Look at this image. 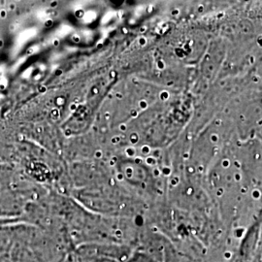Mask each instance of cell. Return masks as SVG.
<instances>
[{"label": "cell", "mask_w": 262, "mask_h": 262, "mask_svg": "<svg viewBox=\"0 0 262 262\" xmlns=\"http://www.w3.org/2000/svg\"><path fill=\"white\" fill-rule=\"evenodd\" d=\"M129 262H159L146 253H139L137 256L132 257Z\"/></svg>", "instance_id": "6da1fadb"}]
</instances>
